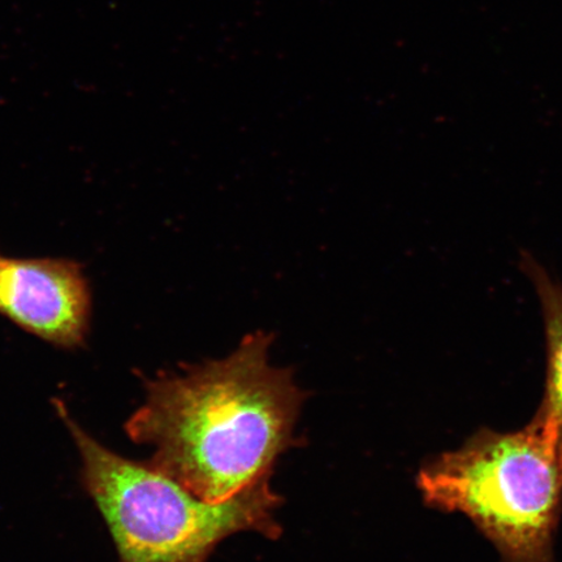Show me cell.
Listing matches in <instances>:
<instances>
[{
	"label": "cell",
	"instance_id": "7a4b0ae2",
	"mask_svg": "<svg viewBox=\"0 0 562 562\" xmlns=\"http://www.w3.org/2000/svg\"><path fill=\"white\" fill-rule=\"evenodd\" d=\"M77 447L83 487L114 539L119 562H207L224 539L252 531L276 540L283 498L271 476L226 502L203 501L149 461L110 451L56 402Z\"/></svg>",
	"mask_w": 562,
	"mask_h": 562
},
{
	"label": "cell",
	"instance_id": "277c9868",
	"mask_svg": "<svg viewBox=\"0 0 562 562\" xmlns=\"http://www.w3.org/2000/svg\"><path fill=\"white\" fill-rule=\"evenodd\" d=\"M0 314L60 348L81 347L91 292L79 263L58 258H13L0 252Z\"/></svg>",
	"mask_w": 562,
	"mask_h": 562
},
{
	"label": "cell",
	"instance_id": "6da1fadb",
	"mask_svg": "<svg viewBox=\"0 0 562 562\" xmlns=\"http://www.w3.org/2000/svg\"><path fill=\"white\" fill-rule=\"evenodd\" d=\"M272 342L273 334H249L222 360L150 379L126 422L131 440L153 449L151 465L203 501L226 502L271 476L296 446L306 396L292 369L270 363Z\"/></svg>",
	"mask_w": 562,
	"mask_h": 562
},
{
	"label": "cell",
	"instance_id": "5b68a950",
	"mask_svg": "<svg viewBox=\"0 0 562 562\" xmlns=\"http://www.w3.org/2000/svg\"><path fill=\"white\" fill-rule=\"evenodd\" d=\"M524 270L536 285L547 339L546 390L536 417L557 439L562 459V285L530 257L524 259Z\"/></svg>",
	"mask_w": 562,
	"mask_h": 562
},
{
	"label": "cell",
	"instance_id": "3957f363",
	"mask_svg": "<svg viewBox=\"0 0 562 562\" xmlns=\"http://www.w3.org/2000/svg\"><path fill=\"white\" fill-rule=\"evenodd\" d=\"M417 486L428 507L461 513L504 562H553L562 513L558 442L536 416L522 430L481 428L428 461Z\"/></svg>",
	"mask_w": 562,
	"mask_h": 562
}]
</instances>
